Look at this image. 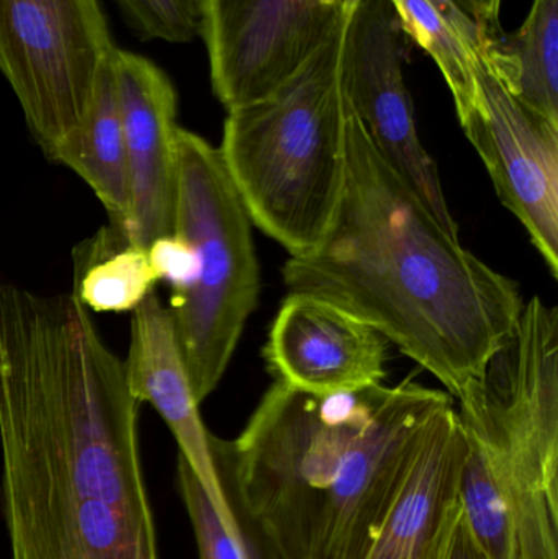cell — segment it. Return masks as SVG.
Here are the masks:
<instances>
[{"label":"cell","instance_id":"obj_10","mask_svg":"<svg viewBox=\"0 0 558 559\" xmlns=\"http://www.w3.org/2000/svg\"><path fill=\"white\" fill-rule=\"evenodd\" d=\"M480 107L461 121L501 203L558 278V123L518 100L478 56Z\"/></svg>","mask_w":558,"mask_h":559},{"label":"cell","instance_id":"obj_3","mask_svg":"<svg viewBox=\"0 0 558 559\" xmlns=\"http://www.w3.org/2000/svg\"><path fill=\"white\" fill-rule=\"evenodd\" d=\"M349 10L281 85L229 110L223 127L218 151L229 180L252 225L288 258L317 248L343 193L340 52Z\"/></svg>","mask_w":558,"mask_h":559},{"label":"cell","instance_id":"obj_22","mask_svg":"<svg viewBox=\"0 0 558 559\" xmlns=\"http://www.w3.org/2000/svg\"><path fill=\"white\" fill-rule=\"evenodd\" d=\"M147 254L157 280L169 283L174 295L192 285L197 275V258L192 246L182 236L173 233L156 239L147 248Z\"/></svg>","mask_w":558,"mask_h":559},{"label":"cell","instance_id":"obj_11","mask_svg":"<svg viewBox=\"0 0 558 559\" xmlns=\"http://www.w3.org/2000/svg\"><path fill=\"white\" fill-rule=\"evenodd\" d=\"M389 347L382 334L344 309L288 293L262 354L275 380L331 396L382 386Z\"/></svg>","mask_w":558,"mask_h":559},{"label":"cell","instance_id":"obj_21","mask_svg":"<svg viewBox=\"0 0 558 559\" xmlns=\"http://www.w3.org/2000/svg\"><path fill=\"white\" fill-rule=\"evenodd\" d=\"M141 39L189 43L202 29L203 0H115Z\"/></svg>","mask_w":558,"mask_h":559},{"label":"cell","instance_id":"obj_12","mask_svg":"<svg viewBox=\"0 0 558 559\" xmlns=\"http://www.w3.org/2000/svg\"><path fill=\"white\" fill-rule=\"evenodd\" d=\"M114 68L130 177V239L150 248L174 233L177 94L166 72L143 56L117 48Z\"/></svg>","mask_w":558,"mask_h":559},{"label":"cell","instance_id":"obj_19","mask_svg":"<svg viewBox=\"0 0 558 559\" xmlns=\"http://www.w3.org/2000/svg\"><path fill=\"white\" fill-rule=\"evenodd\" d=\"M215 475L223 508L212 501L189 463L177 456V489L192 525L199 559H284L228 479Z\"/></svg>","mask_w":558,"mask_h":559},{"label":"cell","instance_id":"obj_9","mask_svg":"<svg viewBox=\"0 0 558 559\" xmlns=\"http://www.w3.org/2000/svg\"><path fill=\"white\" fill-rule=\"evenodd\" d=\"M347 10L321 0H203L200 36L216 98L229 111L271 94Z\"/></svg>","mask_w":558,"mask_h":559},{"label":"cell","instance_id":"obj_24","mask_svg":"<svg viewBox=\"0 0 558 559\" xmlns=\"http://www.w3.org/2000/svg\"><path fill=\"white\" fill-rule=\"evenodd\" d=\"M464 15L480 28L482 35H500V10L503 0H452Z\"/></svg>","mask_w":558,"mask_h":559},{"label":"cell","instance_id":"obj_20","mask_svg":"<svg viewBox=\"0 0 558 559\" xmlns=\"http://www.w3.org/2000/svg\"><path fill=\"white\" fill-rule=\"evenodd\" d=\"M392 2L406 35L415 39L435 59L454 98L459 121L465 120L480 107L477 52L429 0Z\"/></svg>","mask_w":558,"mask_h":559},{"label":"cell","instance_id":"obj_5","mask_svg":"<svg viewBox=\"0 0 558 559\" xmlns=\"http://www.w3.org/2000/svg\"><path fill=\"white\" fill-rule=\"evenodd\" d=\"M174 233L192 246L197 275L167 309L193 394L203 403L231 364L258 306L261 275L251 218L218 147L183 128L177 131Z\"/></svg>","mask_w":558,"mask_h":559},{"label":"cell","instance_id":"obj_6","mask_svg":"<svg viewBox=\"0 0 558 559\" xmlns=\"http://www.w3.org/2000/svg\"><path fill=\"white\" fill-rule=\"evenodd\" d=\"M115 49L100 0H0V72L49 160L84 124Z\"/></svg>","mask_w":558,"mask_h":559},{"label":"cell","instance_id":"obj_1","mask_svg":"<svg viewBox=\"0 0 558 559\" xmlns=\"http://www.w3.org/2000/svg\"><path fill=\"white\" fill-rule=\"evenodd\" d=\"M123 360L72 293L0 286L10 559H159Z\"/></svg>","mask_w":558,"mask_h":559},{"label":"cell","instance_id":"obj_17","mask_svg":"<svg viewBox=\"0 0 558 559\" xmlns=\"http://www.w3.org/2000/svg\"><path fill=\"white\" fill-rule=\"evenodd\" d=\"M478 56L513 97L558 123V0H534L521 28L485 36Z\"/></svg>","mask_w":558,"mask_h":559},{"label":"cell","instance_id":"obj_4","mask_svg":"<svg viewBox=\"0 0 558 559\" xmlns=\"http://www.w3.org/2000/svg\"><path fill=\"white\" fill-rule=\"evenodd\" d=\"M387 386L318 394L274 380L235 440L210 436L213 468L284 559H307L351 453Z\"/></svg>","mask_w":558,"mask_h":559},{"label":"cell","instance_id":"obj_15","mask_svg":"<svg viewBox=\"0 0 558 559\" xmlns=\"http://www.w3.org/2000/svg\"><path fill=\"white\" fill-rule=\"evenodd\" d=\"M131 312L130 347L123 360L128 388L141 404H151L163 417L179 445V455L212 501L222 506L210 450L212 432L200 416L169 309L153 292Z\"/></svg>","mask_w":558,"mask_h":559},{"label":"cell","instance_id":"obj_13","mask_svg":"<svg viewBox=\"0 0 558 559\" xmlns=\"http://www.w3.org/2000/svg\"><path fill=\"white\" fill-rule=\"evenodd\" d=\"M464 437L467 452L459 502L485 555L490 559H558V495L487 443Z\"/></svg>","mask_w":558,"mask_h":559},{"label":"cell","instance_id":"obj_2","mask_svg":"<svg viewBox=\"0 0 558 559\" xmlns=\"http://www.w3.org/2000/svg\"><path fill=\"white\" fill-rule=\"evenodd\" d=\"M343 105L340 205L317 248L285 262V288L366 322L455 397L517 325L521 285L439 223Z\"/></svg>","mask_w":558,"mask_h":559},{"label":"cell","instance_id":"obj_7","mask_svg":"<svg viewBox=\"0 0 558 559\" xmlns=\"http://www.w3.org/2000/svg\"><path fill=\"white\" fill-rule=\"evenodd\" d=\"M408 38L392 0H359L347 13L341 94L383 159L448 231L459 235L435 159L419 140L403 64Z\"/></svg>","mask_w":558,"mask_h":559},{"label":"cell","instance_id":"obj_14","mask_svg":"<svg viewBox=\"0 0 558 559\" xmlns=\"http://www.w3.org/2000/svg\"><path fill=\"white\" fill-rule=\"evenodd\" d=\"M465 452L452 400L426 423L405 481L364 559H442L458 514Z\"/></svg>","mask_w":558,"mask_h":559},{"label":"cell","instance_id":"obj_26","mask_svg":"<svg viewBox=\"0 0 558 559\" xmlns=\"http://www.w3.org/2000/svg\"><path fill=\"white\" fill-rule=\"evenodd\" d=\"M321 2H323L324 5L330 7V9L347 10L351 9V7L356 5L359 0H321Z\"/></svg>","mask_w":558,"mask_h":559},{"label":"cell","instance_id":"obj_8","mask_svg":"<svg viewBox=\"0 0 558 559\" xmlns=\"http://www.w3.org/2000/svg\"><path fill=\"white\" fill-rule=\"evenodd\" d=\"M454 400L412 378L387 386L351 453L307 559H364L405 481L429 417Z\"/></svg>","mask_w":558,"mask_h":559},{"label":"cell","instance_id":"obj_16","mask_svg":"<svg viewBox=\"0 0 558 559\" xmlns=\"http://www.w3.org/2000/svg\"><path fill=\"white\" fill-rule=\"evenodd\" d=\"M52 163L74 170L107 210L110 225L123 229L130 238V177L118 108L114 55L98 79L84 124L56 151Z\"/></svg>","mask_w":558,"mask_h":559},{"label":"cell","instance_id":"obj_25","mask_svg":"<svg viewBox=\"0 0 558 559\" xmlns=\"http://www.w3.org/2000/svg\"><path fill=\"white\" fill-rule=\"evenodd\" d=\"M429 2L441 12V15L454 26L455 32H458L478 55V52H480L482 41H484V35H482L480 28H478L467 15H464L452 0H429Z\"/></svg>","mask_w":558,"mask_h":559},{"label":"cell","instance_id":"obj_18","mask_svg":"<svg viewBox=\"0 0 558 559\" xmlns=\"http://www.w3.org/2000/svg\"><path fill=\"white\" fill-rule=\"evenodd\" d=\"M74 259L72 295L95 312L133 311L159 282L147 248L114 225L82 245Z\"/></svg>","mask_w":558,"mask_h":559},{"label":"cell","instance_id":"obj_23","mask_svg":"<svg viewBox=\"0 0 558 559\" xmlns=\"http://www.w3.org/2000/svg\"><path fill=\"white\" fill-rule=\"evenodd\" d=\"M442 559H490L472 535L471 528L465 522L461 502H459L458 514H455L451 531H449Z\"/></svg>","mask_w":558,"mask_h":559}]
</instances>
